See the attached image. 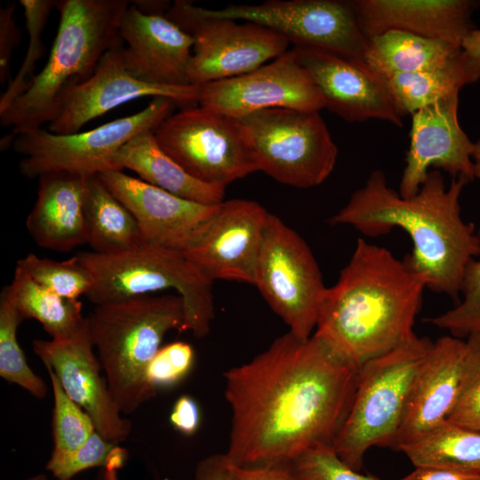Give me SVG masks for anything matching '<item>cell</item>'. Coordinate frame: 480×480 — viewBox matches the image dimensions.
<instances>
[{"label": "cell", "mask_w": 480, "mask_h": 480, "mask_svg": "<svg viewBox=\"0 0 480 480\" xmlns=\"http://www.w3.org/2000/svg\"><path fill=\"white\" fill-rule=\"evenodd\" d=\"M426 288L404 260L358 238L337 282L325 290L313 334L360 368L416 336Z\"/></svg>", "instance_id": "3"}, {"label": "cell", "mask_w": 480, "mask_h": 480, "mask_svg": "<svg viewBox=\"0 0 480 480\" xmlns=\"http://www.w3.org/2000/svg\"><path fill=\"white\" fill-rule=\"evenodd\" d=\"M87 322L114 401L121 412H135L156 396L147 371L164 335L185 332L181 297L150 294L97 305Z\"/></svg>", "instance_id": "5"}, {"label": "cell", "mask_w": 480, "mask_h": 480, "mask_svg": "<svg viewBox=\"0 0 480 480\" xmlns=\"http://www.w3.org/2000/svg\"><path fill=\"white\" fill-rule=\"evenodd\" d=\"M461 48L475 63L480 66V29L471 30L464 38Z\"/></svg>", "instance_id": "45"}, {"label": "cell", "mask_w": 480, "mask_h": 480, "mask_svg": "<svg viewBox=\"0 0 480 480\" xmlns=\"http://www.w3.org/2000/svg\"><path fill=\"white\" fill-rule=\"evenodd\" d=\"M117 470L113 468L105 469L102 480H118Z\"/></svg>", "instance_id": "47"}, {"label": "cell", "mask_w": 480, "mask_h": 480, "mask_svg": "<svg viewBox=\"0 0 480 480\" xmlns=\"http://www.w3.org/2000/svg\"><path fill=\"white\" fill-rule=\"evenodd\" d=\"M165 15L194 39L188 69L191 85L253 71L285 52L290 44L281 34L258 23L204 17L188 1H175Z\"/></svg>", "instance_id": "12"}, {"label": "cell", "mask_w": 480, "mask_h": 480, "mask_svg": "<svg viewBox=\"0 0 480 480\" xmlns=\"http://www.w3.org/2000/svg\"><path fill=\"white\" fill-rule=\"evenodd\" d=\"M84 218L86 243L97 253H119L145 244L134 216L98 174L87 178Z\"/></svg>", "instance_id": "27"}, {"label": "cell", "mask_w": 480, "mask_h": 480, "mask_svg": "<svg viewBox=\"0 0 480 480\" xmlns=\"http://www.w3.org/2000/svg\"><path fill=\"white\" fill-rule=\"evenodd\" d=\"M15 3H9L0 11V83L10 79V67L13 50L20 41V30L15 23ZM11 80V79H10Z\"/></svg>", "instance_id": "40"}, {"label": "cell", "mask_w": 480, "mask_h": 480, "mask_svg": "<svg viewBox=\"0 0 480 480\" xmlns=\"http://www.w3.org/2000/svg\"><path fill=\"white\" fill-rule=\"evenodd\" d=\"M469 181L452 179L446 187L438 170H430L416 195L404 197L375 170L344 207L330 218L333 226L353 227L367 236L395 228L404 230L412 249L404 260L426 281L427 288L457 300L469 262L480 256V236L461 216L460 198Z\"/></svg>", "instance_id": "2"}, {"label": "cell", "mask_w": 480, "mask_h": 480, "mask_svg": "<svg viewBox=\"0 0 480 480\" xmlns=\"http://www.w3.org/2000/svg\"><path fill=\"white\" fill-rule=\"evenodd\" d=\"M26 480H49V478L44 474H37L36 476L27 478Z\"/></svg>", "instance_id": "48"}, {"label": "cell", "mask_w": 480, "mask_h": 480, "mask_svg": "<svg viewBox=\"0 0 480 480\" xmlns=\"http://www.w3.org/2000/svg\"><path fill=\"white\" fill-rule=\"evenodd\" d=\"M477 233L480 236V230ZM460 294L462 300L452 308L427 321L452 336L467 339L480 333V260L474 259L468 265Z\"/></svg>", "instance_id": "36"}, {"label": "cell", "mask_w": 480, "mask_h": 480, "mask_svg": "<svg viewBox=\"0 0 480 480\" xmlns=\"http://www.w3.org/2000/svg\"><path fill=\"white\" fill-rule=\"evenodd\" d=\"M200 421V409L196 400L190 396H180L170 413L172 427L182 435L192 436L198 430Z\"/></svg>", "instance_id": "41"}, {"label": "cell", "mask_w": 480, "mask_h": 480, "mask_svg": "<svg viewBox=\"0 0 480 480\" xmlns=\"http://www.w3.org/2000/svg\"><path fill=\"white\" fill-rule=\"evenodd\" d=\"M127 0H60L57 34L49 58L27 90L0 114L12 137L34 132L50 123L65 93L86 81L103 55L123 43L121 19Z\"/></svg>", "instance_id": "4"}, {"label": "cell", "mask_w": 480, "mask_h": 480, "mask_svg": "<svg viewBox=\"0 0 480 480\" xmlns=\"http://www.w3.org/2000/svg\"><path fill=\"white\" fill-rule=\"evenodd\" d=\"M153 132L159 147L203 182L226 188L259 171L247 129L228 115L199 105L186 107Z\"/></svg>", "instance_id": "9"}, {"label": "cell", "mask_w": 480, "mask_h": 480, "mask_svg": "<svg viewBox=\"0 0 480 480\" xmlns=\"http://www.w3.org/2000/svg\"><path fill=\"white\" fill-rule=\"evenodd\" d=\"M195 10L207 18L258 23L281 34L294 46L320 48L349 60L364 61L368 45L350 1L271 0L219 10L195 5Z\"/></svg>", "instance_id": "13"}, {"label": "cell", "mask_w": 480, "mask_h": 480, "mask_svg": "<svg viewBox=\"0 0 480 480\" xmlns=\"http://www.w3.org/2000/svg\"><path fill=\"white\" fill-rule=\"evenodd\" d=\"M197 104L237 119L267 108H324L321 92L292 49L249 73L198 85Z\"/></svg>", "instance_id": "15"}, {"label": "cell", "mask_w": 480, "mask_h": 480, "mask_svg": "<svg viewBox=\"0 0 480 480\" xmlns=\"http://www.w3.org/2000/svg\"><path fill=\"white\" fill-rule=\"evenodd\" d=\"M383 78L398 113L403 116L476 82L480 79V66L461 50L438 68Z\"/></svg>", "instance_id": "28"}, {"label": "cell", "mask_w": 480, "mask_h": 480, "mask_svg": "<svg viewBox=\"0 0 480 480\" xmlns=\"http://www.w3.org/2000/svg\"><path fill=\"white\" fill-rule=\"evenodd\" d=\"M254 285L289 332L303 340L312 336L327 287L307 243L272 213L264 228Z\"/></svg>", "instance_id": "11"}, {"label": "cell", "mask_w": 480, "mask_h": 480, "mask_svg": "<svg viewBox=\"0 0 480 480\" xmlns=\"http://www.w3.org/2000/svg\"><path fill=\"white\" fill-rule=\"evenodd\" d=\"M367 38L400 30L460 46L475 29L471 16L479 4L471 0L350 1Z\"/></svg>", "instance_id": "22"}, {"label": "cell", "mask_w": 480, "mask_h": 480, "mask_svg": "<svg viewBox=\"0 0 480 480\" xmlns=\"http://www.w3.org/2000/svg\"><path fill=\"white\" fill-rule=\"evenodd\" d=\"M125 457L124 449L95 431L83 446L74 452H52L45 468L57 480H70L78 473L95 467L120 469Z\"/></svg>", "instance_id": "35"}, {"label": "cell", "mask_w": 480, "mask_h": 480, "mask_svg": "<svg viewBox=\"0 0 480 480\" xmlns=\"http://www.w3.org/2000/svg\"><path fill=\"white\" fill-rule=\"evenodd\" d=\"M176 103L168 98H154L142 110L86 132L56 134L40 128L14 137L12 146L21 156L20 172L39 178L54 172L84 175L112 169V157L137 134L154 131Z\"/></svg>", "instance_id": "10"}, {"label": "cell", "mask_w": 480, "mask_h": 480, "mask_svg": "<svg viewBox=\"0 0 480 480\" xmlns=\"http://www.w3.org/2000/svg\"><path fill=\"white\" fill-rule=\"evenodd\" d=\"M466 340L443 336L433 344L414 377L395 449L446 420L460 388Z\"/></svg>", "instance_id": "23"}, {"label": "cell", "mask_w": 480, "mask_h": 480, "mask_svg": "<svg viewBox=\"0 0 480 480\" xmlns=\"http://www.w3.org/2000/svg\"><path fill=\"white\" fill-rule=\"evenodd\" d=\"M22 318L2 292L0 296V376L42 399L47 387L42 378L28 366L17 340Z\"/></svg>", "instance_id": "32"}, {"label": "cell", "mask_w": 480, "mask_h": 480, "mask_svg": "<svg viewBox=\"0 0 480 480\" xmlns=\"http://www.w3.org/2000/svg\"><path fill=\"white\" fill-rule=\"evenodd\" d=\"M153 132H140L123 145L112 157V169L131 170L142 180L189 201L207 205L222 202L226 188L188 173L159 147Z\"/></svg>", "instance_id": "25"}, {"label": "cell", "mask_w": 480, "mask_h": 480, "mask_svg": "<svg viewBox=\"0 0 480 480\" xmlns=\"http://www.w3.org/2000/svg\"><path fill=\"white\" fill-rule=\"evenodd\" d=\"M230 480H291L284 464L235 467Z\"/></svg>", "instance_id": "43"}, {"label": "cell", "mask_w": 480, "mask_h": 480, "mask_svg": "<svg viewBox=\"0 0 480 480\" xmlns=\"http://www.w3.org/2000/svg\"><path fill=\"white\" fill-rule=\"evenodd\" d=\"M92 275L86 297L102 305L174 290L183 300L184 331L207 335L214 317L212 284L178 250L143 244L115 254H79Z\"/></svg>", "instance_id": "6"}, {"label": "cell", "mask_w": 480, "mask_h": 480, "mask_svg": "<svg viewBox=\"0 0 480 480\" xmlns=\"http://www.w3.org/2000/svg\"><path fill=\"white\" fill-rule=\"evenodd\" d=\"M98 175L134 216L148 244L185 251L216 205L179 197L119 170Z\"/></svg>", "instance_id": "21"}, {"label": "cell", "mask_w": 480, "mask_h": 480, "mask_svg": "<svg viewBox=\"0 0 480 480\" xmlns=\"http://www.w3.org/2000/svg\"><path fill=\"white\" fill-rule=\"evenodd\" d=\"M284 465L291 480H380L348 467L332 445L312 447Z\"/></svg>", "instance_id": "37"}, {"label": "cell", "mask_w": 480, "mask_h": 480, "mask_svg": "<svg viewBox=\"0 0 480 480\" xmlns=\"http://www.w3.org/2000/svg\"><path fill=\"white\" fill-rule=\"evenodd\" d=\"M195 352L187 342L176 341L161 347L147 371L148 385L156 392L180 383L191 371Z\"/></svg>", "instance_id": "39"}, {"label": "cell", "mask_w": 480, "mask_h": 480, "mask_svg": "<svg viewBox=\"0 0 480 480\" xmlns=\"http://www.w3.org/2000/svg\"><path fill=\"white\" fill-rule=\"evenodd\" d=\"M461 50L460 46L444 41L388 30L368 38L364 62L382 77H387L438 68Z\"/></svg>", "instance_id": "26"}, {"label": "cell", "mask_w": 480, "mask_h": 480, "mask_svg": "<svg viewBox=\"0 0 480 480\" xmlns=\"http://www.w3.org/2000/svg\"><path fill=\"white\" fill-rule=\"evenodd\" d=\"M466 345L460 392L447 420L480 432V333L468 337Z\"/></svg>", "instance_id": "38"}, {"label": "cell", "mask_w": 480, "mask_h": 480, "mask_svg": "<svg viewBox=\"0 0 480 480\" xmlns=\"http://www.w3.org/2000/svg\"><path fill=\"white\" fill-rule=\"evenodd\" d=\"M233 468L226 453L212 454L197 464L196 480H230Z\"/></svg>", "instance_id": "42"}, {"label": "cell", "mask_w": 480, "mask_h": 480, "mask_svg": "<svg viewBox=\"0 0 480 480\" xmlns=\"http://www.w3.org/2000/svg\"><path fill=\"white\" fill-rule=\"evenodd\" d=\"M432 344L416 335L360 367L351 407L333 444L351 468L359 471L374 446L395 449L414 377Z\"/></svg>", "instance_id": "7"}, {"label": "cell", "mask_w": 480, "mask_h": 480, "mask_svg": "<svg viewBox=\"0 0 480 480\" xmlns=\"http://www.w3.org/2000/svg\"><path fill=\"white\" fill-rule=\"evenodd\" d=\"M398 451L414 467L480 475V432L447 420L405 443Z\"/></svg>", "instance_id": "30"}, {"label": "cell", "mask_w": 480, "mask_h": 480, "mask_svg": "<svg viewBox=\"0 0 480 480\" xmlns=\"http://www.w3.org/2000/svg\"><path fill=\"white\" fill-rule=\"evenodd\" d=\"M359 369L316 335L303 340L288 332L251 361L228 370L226 455L231 464L283 465L312 447L333 446Z\"/></svg>", "instance_id": "1"}, {"label": "cell", "mask_w": 480, "mask_h": 480, "mask_svg": "<svg viewBox=\"0 0 480 480\" xmlns=\"http://www.w3.org/2000/svg\"><path fill=\"white\" fill-rule=\"evenodd\" d=\"M2 292L22 320L38 321L52 340L69 339L87 325L79 300L59 296L17 267L12 282Z\"/></svg>", "instance_id": "29"}, {"label": "cell", "mask_w": 480, "mask_h": 480, "mask_svg": "<svg viewBox=\"0 0 480 480\" xmlns=\"http://www.w3.org/2000/svg\"><path fill=\"white\" fill-rule=\"evenodd\" d=\"M88 176L54 172L39 177L37 197L26 220L28 233L38 246L67 252L86 243L84 197Z\"/></svg>", "instance_id": "24"}, {"label": "cell", "mask_w": 480, "mask_h": 480, "mask_svg": "<svg viewBox=\"0 0 480 480\" xmlns=\"http://www.w3.org/2000/svg\"><path fill=\"white\" fill-rule=\"evenodd\" d=\"M16 267L38 284L69 300L86 296L93 284L92 275L79 254L57 261L29 253L20 259Z\"/></svg>", "instance_id": "31"}, {"label": "cell", "mask_w": 480, "mask_h": 480, "mask_svg": "<svg viewBox=\"0 0 480 480\" xmlns=\"http://www.w3.org/2000/svg\"><path fill=\"white\" fill-rule=\"evenodd\" d=\"M33 350L46 369L59 379L67 395L92 420L96 431L108 442L117 444L132 431L130 420L121 416L114 401L87 325L66 340H35Z\"/></svg>", "instance_id": "17"}, {"label": "cell", "mask_w": 480, "mask_h": 480, "mask_svg": "<svg viewBox=\"0 0 480 480\" xmlns=\"http://www.w3.org/2000/svg\"><path fill=\"white\" fill-rule=\"evenodd\" d=\"M124 44L108 50L94 73L62 97L49 131L56 134L78 132L88 122L115 108L143 97H163L176 104L197 103L198 85L164 86L148 84L132 76L121 54Z\"/></svg>", "instance_id": "16"}, {"label": "cell", "mask_w": 480, "mask_h": 480, "mask_svg": "<svg viewBox=\"0 0 480 480\" xmlns=\"http://www.w3.org/2000/svg\"><path fill=\"white\" fill-rule=\"evenodd\" d=\"M239 120L250 134L258 170L276 181L308 188L333 171L338 148L318 111L267 108Z\"/></svg>", "instance_id": "8"}, {"label": "cell", "mask_w": 480, "mask_h": 480, "mask_svg": "<svg viewBox=\"0 0 480 480\" xmlns=\"http://www.w3.org/2000/svg\"><path fill=\"white\" fill-rule=\"evenodd\" d=\"M398 480H480V475L431 467H415L411 473Z\"/></svg>", "instance_id": "44"}, {"label": "cell", "mask_w": 480, "mask_h": 480, "mask_svg": "<svg viewBox=\"0 0 480 480\" xmlns=\"http://www.w3.org/2000/svg\"><path fill=\"white\" fill-rule=\"evenodd\" d=\"M53 393L52 437L54 452H71L96 431L91 417L65 392L55 373L46 369Z\"/></svg>", "instance_id": "34"}, {"label": "cell", "mask_w": 480, "mask_h": 480, "mask_svg": "<svg viewBox=\"0 0 480 480\" xmlns=\"http://www.w3.org/2000/svg\"><path fill=\"white\" fill-rule=\"evenodd\" d=\"M459 92H455L413 114L410 146L405 156L399 194L418 193L430 168L442 169L452 179L474 180L475 149L458 120Z\"/></svg>", "instance_id": "18"}, {"label": "cell", "mask_w": 480, "mask_h": 480, "mask_svg": "<svg viewBox=\"0 0 480 480\" xmlns=\"http://www.w3.org/2000/svg\"><path fill=\"white\" fill-rule=\"evenodd\" d=\"M324 100V108L347 122L379 119L401 127L385 79L364 61L309 46H293Z\"/></svg>", "instance_id": "19"}, {"label": "cell", "mask_w": 480, "mask_h": 480, "mask_svg": "<svg viewBox=\"0 0 480 480\" xmlns=\"http://www.w3.org/2000/svg\"><path fill=\"white\" fill-rule=\"evenodd\" d=\"M118 34L126 44L121 49L123 62L132 76L156 85H189L194 39L166 15L144 13L131 2Z\"/></svg>", "instance_id": "20"}, {"label": "cell", "mask_w": 480, "mask_h": 480, "mask_svg": "<svg viewBox=\"0 0 480 480\" xmlns=\"http://www.w3.org/2000/svg\"><path fill=\"white\" fill-rule=\"evenodd\" d=\"M19 3L23 9L25 26L29 37L28 46L19 71L13 78H11L0 97V114L25 92L35 76L36 64L45 53L42 38L43 30L52 9L57 4V1L54 0H20Z\"/></svg>", "instance_id": "33"}, {"label": "cell", "mask_w": 480, "mask_h": 480, "mask_svg": "<svg viewBox=\"0 0 480 480\" xmlns=\"http://www.w3.org/2000/svg\"><path fill=\"white\" fill-rule=\"evenodd\" d=\"M268 213L255 201H222L182 252L212 282L220 279L254 285Z\"/></svg>", "instance_id": "14"}, {"label": "cell", "mask_w": 480, "mask_h": 480, "mask_svg": "<svg viewBox=\"0 0 480 480\" xmlns=\"http://www.w3.org/2000/svg\"><path fill=\"white\" fill-rule=\"evenodd\" d=\"M474 163L475 179L480 180V140L475 143V149L472 156Z\"/></svg>", "instance_id": "46"}]
</instances>
